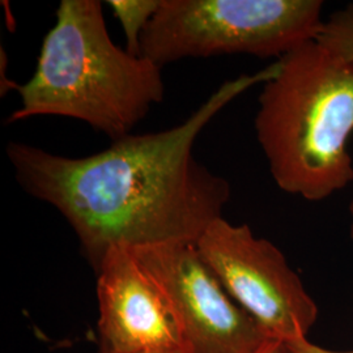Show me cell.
I'll return each mask as SVG.
<instances>
[{
	"instance_id": "1",
	"label": "cell",
	"mask_w": 353,
	"mask_h": 353,
	"mask_svg": "<svg viewBox=\"0 0 353 353\" xmlns=\"http://www.w3.org/2000/svg\"><path fill=\"white\" fill-rule=\"evenodd\" d=\"M278 71V62L229 80L178 125L115 140L87 157H65L11 141L7 156L19 185L58 210L96 270L115 246L138 249L196 242L230 199L227 179L194 156V144L228 103Z\"/></svg>"
},
{
	"instance_id": "2",
	"label": "cell",
	"mask_w": 353,
	"mask_h": 353,
	"mask_svg": "<svg viewBox=\"0 0 353 353\" xmlns=\"http://www.w3.org/2000/svg\"><path fill=\"white\" fill-rule=\"evenodd\" d=\"M16 89L21 106L10 115V123L65 117L112 141L131 135L165 97L163 67L114 43L99 0L59 3L34 74Z\"/></svg>"
},
{
	"instance_id": "3",
	"label": "cell",
	"mask_w": 353,
	"mask_h": 353,
	"mask_svg": "<svg viewBox=\"0 0 353 353\" xmlns=\"http://www.w3.org/2000/svg\"><path fill=\"white\" fill-rule=\"evenodd\" d=\"M276 62L258 97L256 140L279 189L321 202L353 182V61L312 39Z\"/></svg>"
},
{
	"instance_id": "4",
	"label": "cell",
	"mask_w": 353,
	"mask_h": 353,
	"mask_svg": "<svg viewBox=\"0 0 353 353\" xmlns=\"http://www.w3.org/2000/svg\"><path fill=\"white\" fill-rule=\"evenodd\" d=\"M323 8L321 0H160L140 55L161 67L230 54L279 61L318 38Z\"/></svg>"
},
{
	"instance_id": "5",
	"label": "cell",
	"mask_w": 353,
	"mask_h": 353,
	"mask_svg": "<svg viewBox=\"0 0 353 353\" xmlns=\"http://www.w3.org/2000/svg\"><path fill=\"white\" fill-rule=\"evenodd\" d=\"M195 245L230 299L270 339L284 343L307 338L318 319V306L271 241L223 216Z\"/></svg>"
},
{
	"instance_id": "6",
	"label": "cell",
	"mask_w": 353,
	"mask_h": 353,
	"mask_svg": "<svg viewBox=\"0 0 353 353\" xmlns=\"http://www.w3.org/2000/svg\"><path fill=\"white\" fill-rule=\"evenodd\" d=\"M131 250L164 293L188 353H255L272 341L230 299L194 242Z\"/></svg>"
},
{
	"instance_id": "7",
	"label": "cell",
	"mask_w": 353,
	"mask_h": 353,
	"mask_svg": "<svg viewBox=\"0 0 353 353\" xmlns=\"http://www.w3.org/2000/svg\"><path fill=\"white\" fill-rule=\"evenodd\" d=\"M94 271L101 347L114 353L183 347L164 293L130 248H112Z\"/></svg>"
},
{
	"instance_id": "8",
	"label": "cell",
	"mask_w": 353,
	"mask_h": 353,
	"mask_svg": "<svg viewBox=\"0 0 353 353\" xmlns=\"http://www.w3.org/2000/svg\"><path fill=\"white\" fill-rule=\"evenodd\" d=\"M108 4L123 29L126 50L140 55L141 36L157 12L160 0H110Z\"/></svg>"
},
{
	"instance_id": "9",
	"label": "cell",
	"mask_w": 353,
	"mask_h": 353,
	"mask_svg": "<svg viewBox=\"0 0 353 353\" xmlns=\"http://www.w3.org/2000/svg\"><path fill=\"white\" fill-rule=\"evenodd\" d=\"M316 41L341 59L353 61V3L325 19Z\"/></svg>"
},
{
	"instance_id": "10",
	"label": "cell",
	"mask_w": 353,
	"mask_h": 353,
	"mask_svg": "<svg viewBox=\"0 0 353 353\" xmlns=\"http://www.w3.org/2000/svg\"><path fill=\"white\" fill-rule=\"evenodd\" d=\"M280 353H353L352 351H335L328 350L322 345L314 344L309 338H303L297 341H284L281 343Z\"/></svg>"
},
{
	"instance_id": "11",
	"label": "cell",
	"mask_w": 353,
	"mask_h": 353,
	"mask_svg": "<svg viewBox=\"0 0 353 353\" xmlns=\"http://www.w3.org/2000/svg\"><path fill=\"white\" fill-rule=\"evenodd\" d=\"M281 343L276 341H265V344L255 353H280Z\"/></svg>"
},
{
	"instance_id": "12",
	"label": "cell",
	"mask_w": 353,
	"mask_h": 353,
	"mask_svg": "<svg viewBox=\"0 0 353 353\" xmlns=\"http://www.w3.org/2000/svg\"><path fill=\"white\" fill-rule=\"evenodd\" d=\"M132 353H188V351L183 347H164V348H152V350H144V351Z\"/></svg>"
},
{
	"instance_id": "13",
	"label": "cell",
	"mask_w": 353,
	"mask_h": 353,
	"mask_svg": "<svg viewBox=\"0 0 353 353\" xmlns=\"http://www.w3.org/2000/svg\"><path fill=\"white\" fill-rule=\"evenodd\" d=\"M350 214H351V217H352V225H351V237H352L353 240V201L350 203Z\"/></svg>"
},
{
	"instance_id": "14",
	"label": "cell",
	"mask_w": 353,
	"mask_h": 353,
	"mask_svg": "<svg viewBox=\"0 0 353 353\" xmlns=\"http://www.w3.org/2000/svg\"><path fill=\"white\" fill-rule=\"evenodd\" d=\"M101 353H112L109 350H106V348H103V347H101Z\"/></svg>"
}]
</instances>
